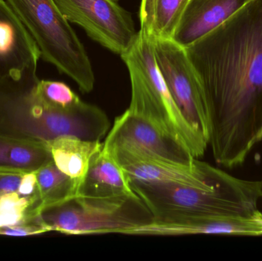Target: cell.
Here are the masks:
<instances>
[{"label":"cell","instance_id":"1","mask_svg":"<svg viewBox=\"0 0 262 261\" xmlns=\"http://www.w3.org/2000/svg\"><path fill=\"white\" fill-rule=\"evenodd\" d=\"M185 50L204 92L214 159L238 167L262 141V0Z\"/></svg>","mask_w":262,"mask_h":261},{"label":"cell","instance_id":"2","mask_svg":"<svg viewBox=\"0 0 262 261\" xmlns=\"http://www.w3.org/2000/svg\"><path fill=\"white\" fill-rule=\"evenodd\" d=\"M36 70L0 78V133L45 143L66 136L101 141L110 129L107 115L82 101L70 110L48 107L36 93Z\"/></svg>","mask_w":262,"mask_h":261},{"label":"cell","instance_id":"3","mask_svg":"<svg viewBox=\"0 0 262 261\" xmlns=\"http://www.w3.org/2000/svg\"><path fill=\"white\" fill-rule=\"evenodd\" d=\"M136 194L155 219L261 214V182L238 179L229 173L206 186L131 182Z\"/></svg>","mask_w":262,"mask_h":261},{"label":"cell","instance_id":"4","mask_svg":"<svg viewBox=\"0 0 262 261\" xmlns=\"http://www.w3.org/2000/svg\"><path fill=\"white\" fill-rule=\"evenodd\" d=\"M121 57L130 75L131 100L127 110L172 136L194 157L203 156L209 141L188 122L169 93L156 62L154 37L139 31L133 45Z\"/></svg>","mask_w":262,"mask_h":261},{"label":"cell","instance_id":"5","mask_svg":"<svg viewBox=\"0 0 262 261\" xmlns=\"http://www.w3.org/2000/svg\"><path fill=\"white\" fill-rule=\"evenodd\" d=\"M36 42L41 57L89 93L95 78L89 55L53 0H6Z\"/></svg>","mask_w":262,"mask_h":261},{"label":"cell","instance_id":"6","mask_svg":"<svg viewBox=\"0 0 262 261\" xmlns=\"http://www.w3.org/2000/svg\"><path fill=\"white\" fill-rule=\"evenodd\" d=\"M41 218L50 231L71 235L123 234L147 225L154 217L138 195L119 198L78 197L45 209Z\"/></svg>","mask_w":262,"mask_h":261},{"label":"cell","instance_id":"7","mask_svg":"<svg viewBox=\"0 0 262 261\" xmlns=\"http://www.w3.org/2000/svg\"><path fill=\"white\" fill-rule=\"evenodd\" d=\"M156 62L172 99L188 122L209 143L206 98L185 48L172 38H154Z\"/></svg>","mask_w":262,"mask_h":261},{"label":"cell","instance_id":"8","mask_svg":"<svg viewBox=\"0 0 262 261\" xmlns=\"http://www.w3.org/2000/svg\"><path fill=\"white\" fill-rule=\"evenodd\" d=\"M69 22L84 29L87 35L120 56L137 39L130 12L118 0H53Z\"/></svg>","mask_w":262,"mask_h":261},{"label":"cell","instance_id":"9","mask_svg":"<svg viewBox=\"0 0 262 261\" xmlns=\"http://www.w3.org/2000/svg\"><path fill=\"white\" fill-rule=\"evenodd\" d=\"M131 182L186 186H206L221 179L226 172L195 159L191 165L178 163L126 148H105Z\"/></svg>","mask_w":262,"mask_h":261},{"label":"cell","instance_id":"10","mask_svg":"<svg viewBox=\"0 0 262 261\" xmlns=\"http://www.w3.org/2000/svg\"><path fill=\"white\" fill-rule=\"evenodd\" d=\"M105 148L126 147L159 159L191 165L196 158L172 136L127 110L115 119L103 143Z\"/></svg>","mask_w":262,"mask_h":261},{"label":"cell","instance_id":"11","mask_svg":"<svg viewBox=\"0 0 262 261\" xmlns=\"http://www.w3.org/2000/svg\"><path fill=\"white\" fill-rule=\"evenodd\" d=\"M197 234L262 235V213L254 216H223L154 219L134 228L131 235L171 236Z\"/></svg>","mask_w":262,"mask_h":261},{"label":"cell","instance_id":"12","mask_svg":"<svg viewBox=\"0 0 262 261\" xmlns=\"http://www.w3.org/2000/svg\"><path fill=\"white\" fill-rule=\"evenodd\" d=\"M41 52L6 0H0V78L37 69Z\"/></svg>","mask_w":262,"mask_h":261},{"label":"cell","instance_id":"13","mask_svg":"<svg viewBox=\"0 0 262 261\" xmlns=\"http://www.w3.org/2000/svg\"><path fill=\"white\" fill-rule=\"evenodd\" d=\"M249 1L190 0L171 38L187 47L227 21Z\"/></svg>","mask_w":262,"mask_h":261},{"label":"cell","instance_id":"14","mask_svg":"<svg viewBox=\"0 0 262 261\" xmlns=\"http://www.w3.org/2000/svg\"><path fill=\"white\" fill-rule=\"evenodd\" d=\"M134 195L128 176L103 145L91 160L87 174L80 185L78 196L107 199Z\"/></svg>","mask_w":262,"mask_h":261},{"label":"cell","instance_id":"15","mask_svg":"<svg viewBox=\"0 0 262 261\" xmlns=\"http://www.w3.org/2000/svg\"><path fill=\"white\" fill-rule=\"evenodd\" d=\"M46 144L55 165L80 185L87 174L92 157L104 145L101 141L69 136H60Z\"/></svg>","mask_w":262,"mask_h":261},{"label":"cell","instance_id":"16","mask_svg":"<svg viewBox=\"0 0 262 261\" xmlns=\"http://www.w3.org/2000/svg\"><path fill=\"white\" fill-rule=\"evenodd\" d=\"M52 161L46 143L18 139L0 133V172L36 171Z\"/></svg>","mask_w":262,"mask_h":261},{"label":"cell","instance_id":"17","mask_svg":"<svg viewBox=\"0 0 262 261\" xmlns=\"http://www.w3.org/2000/svg\"><path fill=\"white\" fill-rule=\"evenodd\" d=\"M36 176L41 211L78 197L79 183L62 173L53 161L36 170Z\"/></svg>","mask_w":262,"mask_h":261},{"label":"cell","instance_id":"18","mask_svg":"<svg viewBox=\"0 0 262 261\" xmlns=\"http://www.w3.org/2000/svg\"><path fill=\"white\" fill-rule=\"evenodd\" d=\"M41 212L39 196H23L17 192L0 196V228L34 222Z\"/></svg>","mask_w":262,"mask_h":261},{"label":"cell","instance_id":"19","mask_svg":"<svg viewBox=\"0 0 262 261\" xmlns=\"http://www.w3.org/2000/svg\"><path fill=\"white\" fill-rule=\"evenodd\" d=\"M190 0H156L151 35L171 38L177 24Z\"/></svg>","mask_w":262,"mask_h":261},{"label":"cell","instance_id":"20","mask_svg":"<svg viewBox=\"0 0 262 261\" xmlns=\"http://www.w3.org/2000/svg\"><path fill=\"white\" fill-rule=\"evenodd\" d=\"M36 93L48 107L57 110H70L81 101L71 87L61 81L39 79Z\"/></svg>","mask_w":262,"mask_h":261},{"label":"cell","instance_id":"21","mask_svg":"<svg viewBox=\"0 0 262 261\" xmlns=\"http://www.w3.org/2000/svg\"><path fill=\"white\" fill-rule=\"evenodd\" d=\"M156 0H141L140 7V30L151 35L154 21Z\"/></svg>","mask_w":262,"mask_h":261},{"label":"cell","instance_id":"22","mask_svg":"<svg viewBox=\"0 0 262 261\" xmlns=\"http://www.w3.org/2000/svg\"><path fill=\"white\" fill-rule=\"evenodd\" d=\"M23 173L0 172V196L18 191Z\"/></svg>","mask_w":262,"mask_h":261},{"label":"cell","instance_id":"23","mask_svg":"<svg viewBox=\"0 0 262 261\" xmlns=\"http://www.w3.org/2000/svg\"><path fill=\"white\" fill-rule=\"evenodd\" d=\"M17 193L23 196H39L36 171L23 173Z\"/></svg>","mask_w":262,"mask_h":261},{"label":"cell","instance_id":"24","mask_svg":"<svg viewBox=\"0 0 262 261\" xmlns=\"http://www.w3.org/2000/svg\"><path fill=\"white\" fill-rule=\"evenodd\" d=\"M261 193H262V181H261Z\"/></svg>","mask_w":262,"mask_h":261}]
</instances>
